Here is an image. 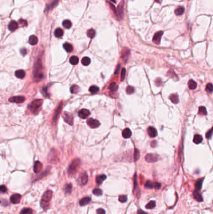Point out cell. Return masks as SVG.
Wrapping results in <instances>:
<instances>
[{
    "mask_svg": "<svg viewBox=\"0 0 213 214\" xmlns=\"http://www.w3.org/2000/svg\"><path fill=\"white\" fill-rule=\"evenodd\" d=\"M54 34L55 36L57 38H61L62 37L63 35L64 34L63 30L61 28H57L56 30H55V32H54Z\"/></svg>",
    "mask_w": 213,
    "mask_h": 214,
    "instance_id": "cell-23",
    "label": "cell"
},
{
    "mask_svg": "<svg viewBox=\"0 0 213 214\" xmlns=\"http://www.w3.org/2000/svg\"><path fill=\"white\" fill-rule=\"evenodd\" d=\"M20 52H21V53L22 54V55L24 56V55L26 54L27 50L26 49H25V48H22V49H21V51H20Z\"/></svg>",
    "mask_w": 213,
    "mask_h": 214,
    "instance_id": "cell-54",
    "label": "cell"
},
{
    "mask_svg": "<svg viewBox=\"0 0 213 214\" xmlns=\"http://www.w3.org/2000/svg\"><path fill=\"white\" fill-rule=\"evenodd\" d=\"M25 100V97L23 96H16V97H11L9 99V101L11 103H21Z\"/></svg>",
    "mask_w": 213,
    "mask_h": 214,
    "instance_id": "cell-9",
    "label": "cell"
},
{
    "mask_svg": "<svg viewBox=\"0 0 213 214\" xmlns=\"http://www.w3.org/2000/svg\"><path fill=\"white\" fill-rule=\"evenodd\" d=\"M43 76L44 75H43V73H42L41 62L40 59H38L34 65V73H33V77H34V81L39 82V81L41 80L43 78Z\"/></svg>",
    "mask_w": 213,
    "mask_h": 214,
    "instance_id": "cell-1",
    "label": "cell"
},
{
    "mask_svg": "<svg viewBox=\"0 0 213 214\" xmlns=\"http://www.w3.org/2000/svg\"><path fill=\"white\" fill-rule=\"evenodd\" d=\"M139 156H140V153H139V151L137 148L135 149L134 150V160L135 162L138 160L139 158Z\"/></svg>",
    "mask_w": 213,
    "mask_h": 214,
    "instance_id": "cell-42",
    "label": "cell"
},
{
    "mask_svg": "<svg viewBox=\"0 0 213 214\" xmlns=\"http://www.w3.org/2000/svg\"><path fill=\"white\" fill-rule=\"evenodd\" d=\"M145 160L146 162H149V163H154V162H157L158 160L159 156L158 155L149 153V154H147L146 155Z\"/></svg>",
    "mask_w": 213,
    "mask_h": 214,
    "instance_id": "cell-5",
    "label": "cell"
},
{
    "mask_svg": "<svg viewBox=\"0 0 213 214\" xmlns=\"http://www.w3.org/2000/svg\"><path fill=\"white\" fill-rule=\"evenodd\" d=\"M91 202V198L89 197H85L83 198L81 200L79 201V204L81 206H84L87 204H88Z\"/></svg>",
    "mask_w": 213,
    "mask_h": 214,
    "instance_id": "cell-17",
    "label": "cell"
},
{
    "mask_svg": "<svg viewBox=\"0 0 213 214\" xmlns=\"http://www.w3.org/2000/svg\"><path fill=\"white\" fill-rule=\"evenodd\" d=\"M70 91H71V93H77L79 91V87L77 85H73L70 88Z\"/></svg>",
    "mask_w": 213,
    "mask_h": 214,
    "instance_id": "cell-35",
    "label": "cell"
},
{
    "mask_svg": "<svg viewBox=\"0 0 213 214\" xmlns=\"http://www.w3.org/2000/svg\"><path fill=\"white\" fill-rule=\"evenodd\" d=\"M0 190H1V192H2V193H5L7 191V188L5 187V185H1V187H0Z\"/></svg>",
    "mask_w": 213,
    "mask_h": 214,
    "instance_id": "cell-50",
    "label": "cell"
},
{
    "mask_svg": "<svg viewBox=\"0 0 213 214\" xmlns=\"http://www.w3.org/2000/svg\"><path fill=\"white\" fill-rule=\"evenodd\" d=\"M108 88L111 91H116L118 90V86L117 84L115 82H113V83H111V85L109 86Z\"/></svg>",
    "mask_w": 213,
    "mask_h": 214,
    "instance_id": "cell-34",
    "label": "cell"
},
{
    "mask_svg": "<svg viewBox=\"0 0 213 214\" xmlns=\"http://www.w3.org/2000/svg\"><path fill=\"white\" fill-rule=\"evenodd\" d=\"M42 169H43V165H42L41 163L39 162V161L35 162V163L34 164V168H33L34 173H38L41 172Z\"/></svg>",
    "mask_w": 213,
    "mask_h": 214,
    "instance_id": "cell-13",
    "label": "cell"
},
{
    "mask_svg": "<svg viewBox=\"0 0 213 214\" xmlns=\"http://www.w3.org/2000/svg\"><path fill=\"white\" fill-rule=\"evenodd\" d=\"M97 214H105L106 212L105 210L103 208H98L97 210Z\"/></svg>",
    "mask_w": 213,
    "mask_h": 214,
    "instance_id": "cell-51",
    "label": "cell"
},
{
    "mask_svg": "<svg viewBox=\"0 0 213 214\" xmlns=\"http://www.w3.org/2000/svg\"><path fill=\"white\" fill-rule=\"evenodd\" d=\"M71 25H72V23H71V22L70 21V20H68V19H66V20H64V21L63 22V26L66 29L70 28L71 27Z\"/></svg>",
    "mask_w": 213,
    "mask_h": 214,
    "instance_id": "cell-36",
    "label": "cell"
},
{
    "mask_svg": "<svg viewBox=\"0 0 213 214\" xmlns=\"http://www.w3.org/2000/svg\"><path fill=\"white\" fill-rule=\"evenodd\" d=\"M63 48H64V49H65L67 52H68V53L71 52V51L73 50V46H72L71 44H70V43H64V44L63 45Z\"/></svg>",
    "mask_w": 213,
    "mask_h": 214,
    "instance_id": "cell-24",
    "label": "cell"
},
{
    "mask_svg": "<svg viewBox=\"0 0 213 214\" xmlns=\"http://www.w3.org/2000/svg\"><path fill=\"white\" fill-rule=\"evenodd\" d=\"M203 181V178H200V179H199V180H197L196 182V183H195L196 190H197V191H199V190H200L201 189Z\"/></svg>",
    "mask_w": 213,
    "mask_h": 214,
    "instance_id": "cell-26",
    "label": "cell"
},
{
    "mask_svg": "<svg viewBox=\"0 0 213 214\" xmlns=\"http://www.w3.org/2000/svg\"><path fill=\"white\" fill-rule=\"evenodd\" d=\"M81 61H82V63H83V65L87 66L90 64L91 59H90V58H88V57H84V58L82 59Z\"/></svg>",
    "mask_w": 213,
    "mask_h": 214,
    "instance_id": "cell-37",
    "label": "cell"
},
{
    "mask_svg": "<svg viewBox=\"0 0 213 214\" xmlns=\"http://www.w3.org/2000/svg\"><path fill=\"white\" fill-rule=\"evenodd\" d=\"M169 99L171 101V102H173V103H178L179 102V98H178V96L176 94H172L170 95V97H169Z\"/></svg>",
    "mask_w": 213,
    "mask_h": 214,
    "instance_id": "cell-25",
    "label": "cell"
},
{
    "mask_svg": "<svg viewBox=\"0 0 213 214\" xmlns=\"http://www.w3.org/2000/svg\"><path fill=\"white\" fill-rule=\"evenodd\" d=\"M91 113L87 109H82L78 112V116L83 119H85L90 115Z\"/></svg>",
    "mask_w": 213,
    "mask_h": 214,
    "instance_id": "cell-11",
    "label": "cell"
},
{
    "mask_svg": "<svg viewBox=\"0 0 213 214\" xmlns=\"http://www.w3.org/2000/svg\"><path fill=\"white\" fill-rule=\"evenodd\" d=\"M199 114L201 115H207V110L204 107H200L199 108Z\"/></svg>",
    "mask_w": 213,
    "mask_h": 214,
    "instance_id": "cell-39",
    "label": "cell"
},
{
    "mask_svg": "<svg viewBox=\"0 0 213 214\" xmlns=\"http://www.w3.org/2000/svg\"><path fill=\"white\" fill-rule=\"evenodd\" d=\"M87 124L92 128H96L100 126V123L99 121L93 118L88 119L87 121Z\"/></svg>",
    "mask_w": 213,
    "mask_h": 214,
    "instance_id": "cell-7",
    "label": "cell"
},
{
    "mask_svg": "<svg viewBox=\"0 0 213 214\" xmlns=\"http://www.w3.org/2000/svg\"><path fill=\"white\" fill-rule=\"evenodd\" d=\"M95 34H96V32H95V31L93 30V29H90V30H88L87 32V36L90 38H94Z\"/></svg>",
    "mask_w": 213,
    "mask_h": 214,
    "instance_id": "cell-40",
    "label": "cell"
},
{
    "mask_svg": "<svg viewBox=\"0 0 213 214\" xmlns=\"http://www.w3.org/2000/svg\"><path fill=\"white\" fill-rule=\"evenodd\" d=\"M156 206V202L155 201H151L146 205V208L147 209H152L154 208Z\"/></svg>",
    "mask_w": 213,
    "mask_h": 214,
    "instance_id": "cell-38",
    "label": "cell"
},
{
    "mask_svg": "<svg viewBox=\"0 0 213 214\" xmlns=\"http://www.w3.org/2000/svg\"><path fill=\"white\" fill-rule=\"evenodd\" d=\"M131 135H132L131 131L129 128H125V129L123 131V133H122V135H123V137H124V138H130Z\"/></svg>",
    "mask_w": 213,
    "mask_h": 214,
    "instance_id": "cell-15",
    "label": "cell"
},
{
    "mask_svg": "<svg viewBox=\"0 0 213 214\" xmlns=\"http://www.w3.org/2000/svg\"><path fill=\"white\" fill-rule=\"evenodd\" d=\"M53 196V192L51 190H47L43 194L41 201V207L46 210L49 207V202L51 200Z\"/></svg>",
    "mask_w": 213,
    "mask_h": 214,
    "instance_id": "cell-2",
    "label": "cell"
},
{
    "mask_svg": "<svg viewBox=\"0 0 213 214\" xmlns=\"http://www.w3.org/2000/svg\"><path fill=\"white\" fill-rule=\"evenodd\" d=\"M88 181V176L86 173L83 174L81 177V183L83 185H86Z\"/></svg>",
    "mask_w": 213,
    "mask_h": 214,
    "instance_id": "cell-41",
    "label": "cell"
},
{
    "mask_svg": "<svg viewBox=\"0 0 213 214\" xmlns=\"http://www.w3.org/2000/svg\"><path fill=\"white\" fill-rule=\"evenodd\" d=\"M138 214H148L146 212L144 211H142V210H138Z\"/></svg>",
    "mask_w": 213,
    "mask_h": 214,
    "instance_id": "cell-55",
    "label": "cell"
},
{
    "mask_svg": "<svg viewBox=\"0 0 213 214\" xmlns=\"http://www.w3.org/2000/svg\"><path fill=\"white\" fill-rule=\"evenodd\" d=\"M42 103H43V100H41V99H38V100H34L29 105V109L33 113L37 112L39 109L40 108L41 106Z\"/></svg>",
    "mask_w": 213,
    "mask_h": 214,
    "instance_id": "cell-4",
    "label": "cell"
},
{
    "mask_svg": "<svg viewBox=\"0 0 213 214\" xmlns=\"http://www.w3.org/2000/svg\"><path fill=\"white\" fill-rule=\"evenodd\" d=\"M203 141V137L200 135H196L193 139V141L196 144H199L200 143H201Z\"/></svg>",
    "mask_w": 213,
    "mask_h": 214,
    "instance_id": "cell-28",
    "label": "cell"
},
{
    "mask_svg": "<svg viewBox=\"0 0 213 214\" xmlns=\"http://www.w3.org/2000/svg\"><path fill=\"white\" fill-rule=\"evenodd\" d=\"M154 187L156 189L158 190V189H159L160 188H161V184L158 183V182H155V183H154Z\"/></svg>",
    "mask_w": 213,
    "mask_h": 214,
    "instance_id": "cell-52",
    "label": "cell"
},
{
    "mask_svg": "<svg viewBox=\"0 0 213 214\" xmlns=\"http://www.w3.org/2000/svg\"><path fill=\"white\" fill-rule=\"evenodd\" d=\"M212 130H213V128H212Z\"/></svg>",
    "mask_w": 213,
    "mask_h": 214,
    "instance_id": "cell-57",
    "label": "cell"
},
{
    "mask_svg": "<svg viewBox=\"0 0 213 214\" xmlns=\"http://www.w3.org/2000/svg\"><path fill=\"white\" fill-rule=\"evenodd\" d=\"M134 92V87L131 86H128L126 88V93H127L128 95H131V94H133Z\"/></svg>",
    "mask_w": 213,
    "mask_h": 214,
    "instance_id": "cell-43",
    "label": "cell"
},
{
    "mask_svg": "<svg viewBox=\"0 0 213 214\" xmlns=\"http://www.w3.org/2000/svg\"><path fill=\"white\" fill-rule=\"evenodd\" d=\"M184 13V8L182 6H179L178 8H176L175 10V14L177 16H180L182 15Z\"/></svg>",
    "mask_w": 213,
    "mask_h": 214,
    "instance_id": "cell-27",
    "label": "cell"
},
{
    "mask_svg": "<svg viewBox=\"0 0 213 214\" xmlns=\"http://www.w3.org/2000/svg\"><path fill=\"white\" fill-rule=\"evenodd\" d=\"M145 187L148 189H152L154 187V183H152L150 180H148L145 183Z\"/></svg>",
    "mask_w": 213,
    "mask_h": 214,
    "instance_id": "cell-44",
    "label": "cell"
},
{
    "mask_svg": "<svg viewBox=\"0 0 213 214\" xmlns=\"http://www.w3.org/2000/svg\"><path fill=\"white\" fill-rule=\"evenodd\" d=\"M72 190V185L71 183H68L64 187V191L66 193H71Z\"/></svg>",
    "mask_w": 213,
    "mask_h": 214,
    "instance_id": "cell-29",
    "label": "cell"
},
{
    "mask_svg": "<svg viewBox=\"0 0 213 214\" xmlns=\"http://www.w3.org/2000/svg\"><path fill=\"white\" fill-rule=\"evenodd\" d=\"M206 90L208 91L209 93H212L213 91V85L211 83H208L206 85Z\"/></svg>",
    "mask_w": 213,
    "mask_h": 214,
    "instance_id": "cell-45",
    "label": "cell"
},
{
    "mask_svg": "<svg viewBox=\"0 0 213 214\" xmlns=\"http://www.w3.org/2000/svg\"><path fill=\"white\" fill-rule=\"evenodd\" d=\"M193 196H194V198H195L197 201H198V202H202V201L203 200L201 195L199 193V192L197 190H195V191H194V192H193Z\"/></svg>",
    "mask_w": 213,
    "mask_h": 214,
    "instance_id": "cell-22",
    "label": "cell"
},
{
    "mask_svg": "<svg viewBox=\"0 0 213 214\" xmlns=\"http://www.w3.org/2000/svg\"><path fill=\"white\" fill-rule=\"evenodd\" d=\"M133 192L135 195H136V197L138 198H139V195H140V190H139V187H138V180H137V175H136V173H135L134 176Z\"/></svg>",
    "mask_w": 213,
    "mask_h": 214,
    "instance_id": "cell-6",
    "label": "cell"
},
{
    "mask_svg": "<svg viewBox=\"0 0 213 214\" xmlns=\"http://www.w3.org/2000/svg\"><path fill=\"white\" fill-rule=\"evenodd\" d=\"M80 164H81V161L79 159H75L72 161L68 167V173L69 176H73L76 173L79 166H80Z\"/></svg>",
    "mask_w": 213,
    "mask_h": 214,
    "instance_id": "cell-3",
    "label": "cell"
},
{
    "mask_svg": "<svg viewBox=\"0 0 213 214\" xmlns=\"http://www.w3.org/2000/svg\"><path fill=\"white\" fill-rule=\"evenodd\" d=\"M61 108H62V103L59 104V107H58V108H57V110H56V112H55V115L53 117V122L54 123L56 122V121L58 120V116H59V113H60V112H61Z\"/></svg>",
    "mask_w": 213,
    "mask_h": 214,
    "instance_id": "cell-16",
    "label": "cell"
},
{
    "mask_svg": "<svg viewBox=\"0 0 213 214\" xmlns=\"http://www.w3.org/2000/svg\"><path fill=\"white\" fill-rule=\"evenodd\" d=\"M148 135L150 136V137H151V138H154L158 135L157 131H156V128H154L152 126H150L148 128Z\"/></svg>",
    "mask_w": 213,
    "mask_h": 214,
    "instance_id": "cell-14",
    "label": "cell"
},
{
    "mask_svg": "<svg viewBox=\"0 0 213 214\" xmlns=\"http://www.w3.org/2000/svg\"><path fill=\"white\" fill-rule=\"evenodd\" d=\"M33 212V210L31 208H23L22 210L20 212V214H32Z\"/></svg>",
    "mask_w": 213,
    "mask_h": 214,
    "instance_id": "cell-32",
    "label": "cell"
},
{
    "mask_svg": "<svg viewBox=\"0 0 213 214\" xmlns=\"http://www.w3.org/2000/svg\"><path fill=\"white\" fill-rule=\"evenodd\" d=\"M78 61H79V59L77 57H76V56H72L71 57H70V62L71 65H77Z\"/></svg>",
    "mask_w": 213,
    "mask_h": 214,
    "instance_id": "cell-30",
    "label": "cell"
},
{
    "mask_svg": "<svg viewBox=\"0 0 213 214\" xmlns=\"http://www.w3.org/2000/svg\"><path fill=\"white\" fill-rule=\"evenodd\" d=\"M188 86L191 90H194L197 87V83L194 80H191L188 82Z\"/></svg>",
    "mask_w": 213,
    "mask_h": 214,
    "instance_id": "cell-31",
    "label": "cell"
},
{
    "mask_svg": "<svg viewBox=\"0 0 213 214\" xmlns=\"http://www.w3.org/2000/svg\"><path fill=\"white\" fill-rule=\"evenodd\" d=\"M106 179V176L105 175H98L96 177V183L98 185H101L104 180Z\"/></svg>",
    "mask_w": 213,
    "mask_h": 214,
    "instance_id": "cell-20",
    "label": "cell"
},
{
    "mask_svg": "<svg viewBox=\"0 0 213 214\" xmlns=\"http://www.w3.org/2000/svg\"><path fill=\"white\" fill-rule=\"evenodd\" d=\"M93 194L96 195H101L103 194L102 190L99 189H94L93 191Z\"/></svg>",
    "mask_w": 213,
    "mask_h": 214,
    "instance_id": "cell-47",
    "label": "cell"
},
{
    "mask_svg": "<svg viewBox=\"0 0 213 214\" xmlns=\"http://www.w3.org/2000/svg\"><path fill=\"white\" fill-rule=\"evenodd\" d=\"M38 38L34 35L31 36L30 38H29V43L31 45H35L38 43Z\"/></svg>",
    "mask_w": 213,
    "mask_h": 214,
    "instance_id": "cell-21",
    "label": "cell"
},
{
    "mask_svg": "<svg viewBox=\"0 0 213 214\" xmlns=\"http://www.w3.org/2000/svg\"><path fill=\"white\" fill-rule=\"evenodd\" d=\"M156 145V141H152V143H151V146H152V147H155Z\"/></svg>",
    "mask_w": 213,
    "mask_h": 214,
    "instance_id": "cell-56",
    "label": "cell"
},
{
    "mask_svg": "<svg viewBox=\"0 0 213 214\" xmlns=\"http://www.w3.org/2000/svg\"><path fill=\"white\" fill-rule=\"evenodd\" d=\"M163 34V31H160L157 32L154 34L153 39H152V41L154 42L156 45H159L160 42H161V39L162 36Z\"/></svg>",
    "mask_w": 213,
    "mask_h": 214,
    "instance_id": "cell-10",
    "label": "cell"
},
{
    "mask_svg": "<svg viewBox=\"0 0 213 214\" xmlns=\"http://www.w3.org/2000/svg\"><path fill=\"white\" fill-rule=\"evenodd\" d=\"M21 198V195L18 193H15L12 195L10 197V200L13 204H18L19 203Z\"/></svg>",
    "mask_w": 213,
    "mask_h": 214,
    "instance_id": "cell-12",
    "label": "cell"
},
{
    "mask_svg": "<svg viewBox=\"0 0 213 214\" xmlns=\"http://www.w3.org/2000/svg\"><path fill=\"white\" fill-rule=\"evenodd\" d=\"M15 76H16L18 78H20V79H22L23 78L24 76H25V72L24 70H17L16 72H15Z\"/></svg>",
    "mask_w": 213,
    "mask_h": 214,
    "instance_id": "cell-19",
    "label": "cell"
},
{
    "mask_svg": "<svg viewBox=\"0 0 213 214\" xmlns=\"http://www.w3.org/2000/svg\"><path fill=\"white\" fill-rule=\"evenodd\" d=\"M89 90L92 94H95L97 92H98V91L99 90V88L98 86H95V85H93V86H91L90 88H89Z\"/></svg>",
    "mask_w": 213,
    "mask_h": 214,
    "instance_id": "cell-33",
    "label": "cell"
},
{
    "mask_svg": "<svg viewBox=\"0 0 213 214\" xmlns=\"http://www.w3.org/2000/svg\"><path fill=\"white\" fill-rule=\"evenodd\" d=\"M127 197L126 195H120L119 197V202H121V203H124V202H127Z\"/></svg>",
    "mask_w": 213,
    "mask_h": 214,
    "instance_id": "cell-46",
    "label": "cell"
},
{
    "mask_svg": "<svg viewBox=\"0 0 213 214\" xmlns=\"http://www.w3.org/2000/svg\"><path fill=\"white\" fill-rule=\"evenodd\" d=\"M120 68H121V65L119 64L117 66V68H116V70L114 72V74H119V72L120 71Z\"/></svg>",
    "mask_w": 213,
    "mask_h": 214,
    "instance_id": "cell-53",
    "label": "cell"
},
{
    "mask_svg": "<svg viewBox=\"0 0 213 214\" xmlns=\"http://www.w3.org/2000/svg\"><path fill=\"white\" fill-rule=\"evenodd\" d=\"M212 134H213V130H209L208 132H207V133H206V138H208V139H209V138H210L211 137Z\"/></svg>",
    "mask_w": 213,
    "mask_h": 214,
    "instance_id": "cell-49",
    "label": "cell"
},
{
    "mask_svg": "<svg viewBox=\"0 0 213 214\" xmlns=\"http://www.w3.org/2000/svg\"><path fill=\"white\" fill-rule=\"evenodd\" d=\"M63 117L64 120L67 123H68L69 125H72L73 124V116H72V115L70 114V113H68L67 112H64L63 115Z\"/></svg>",
    "mask_w": 213,
    "mask_h": 214,
    "instance_id": "cell-8",
    "label": "cell"
},
{
    "mask_svg": "<svg viewBox=\"0 0 213 214\" xmlns=\"http://www.w3.org/2000/svg\"><path fill=\"white\" fill-rule=\"evenodd\" d=\"M18 28V23L15 21H13L9 24L8 25V29L10 31H14V30H16Z\"/></svg>",
    "mask_w": 213,
    "mask_h": 214,
    "instance_id": "cell-18",
    "label": "cell"
},
{
    "mask_svg": "<svg viewBox=\"0 0 213 214\" xmlns=\"http://www.w3.org/2000/svg\"><path fill=\"white\" fill-rule=\"evenodd\" d=\"M125 76H126V69L123 68L121 71V80H124L125 78Z\"/></svg>",
    "mask_w": 213,
    "mask_h": 214,
    "instance_id": "cell-48",
    "label": "cell"
}]
</instances>
